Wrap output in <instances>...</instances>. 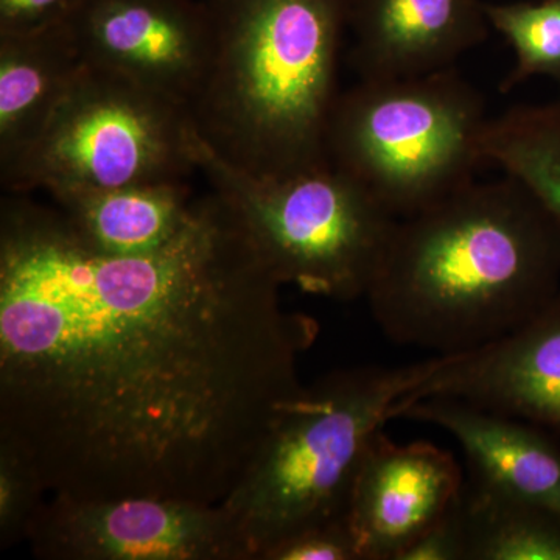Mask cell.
I'll list each match as a JSON object with an SVG mask.
<instances>
[{"label": "cell", "mask_w": 560, "mask_h": 560, "mask_svg": "<svg viewBox=\"0 0 560 560\" xmlns=\"http://www.w3.org/2000/svg\"><path fill=\"white\" fill-rule=\"evenodd\" d=\"M219 195L143 256L92 248L57 206L0 205V438L51 495L220 504L318 337Z\"/></svg>", "instance_id": "obj_1"}, {"label": "cell", "mask_w": 560, "mask_h": 560, "mask_svg": "<svg viewBox=\"0 0 560 560\" xmlns=\"http://www.w3.org/2000/svg\"><path fill=\"white\" fill-rule=\"evenodd\" d=\"M559 291L560 223L503 175L399 219L364 300L394 345L456 355L517 330Z\"/></svg>", "instance_id": "obj_2"}, {"label": "cell", "mask_w": 560, "mask_h": 560, "mask_svg": "<svg viewBox=\"0 0 560 560\" xmlns=\"http://www.w3.org/2000/svg\"><path fill=\"white\" fill-rule=\"evenodd\" d=\"M208 77L190 114L232 167L287 178L329 162L326 138L352 0H205Z\"/></svg>", "instance_id": "obj_3"}, {"label": "cell", "mask_w": 560, "mask_h": 560, "mask_svg": "<svg viewBox=\"0 0 560 560\" xmlns=\"http://www.w3.org/2000/svg\"><path fill=\"white\" fill-rule=\"evenodd\" d=\"M331 371L280 408L249 466L221 506L250 560L302 529L346 517L364 453L394 410L436 368Z\"/></svg>", "instance_id": "obj_4"}, {"label": "cell", "mask_w": 560, "mask_h": 560, "mask_svg": "<svg viewBox=\"0 0 560 560\" xmlns=\"http://www.w3.org/2000/svg\"><path fill=\"white\" fill-rule=\"evenodd\" d=\"M488 120L481 92L456 68L360 80L331 110L327 160L405 219L474 183Z\"/></svg>", "instance_id": "obj_5"}, {"label": "cell", "mask_w": 560, "mask_h": 560, "mask_svg": "<svg viewBox=\"0 0 560 560\" xmlns=\"http://www.w3.org/2000/svg\"><path fill=\"white\" fill-rule=\"evenodd\" d=\"M198 172L282 285L341 302L366 298L399 219L359 180L330 162L259 178L232 167L201 138Z\"/></svg>", "instance_id": "obj_6"}, {"label": "cell", "mask_w": 560, "mask_h": 560, "mask_svg": "<svg viewBox=\"0 0 560 560\" xmlns=\"http://www.w3.org/2000/svg\"><path fill=\"white\" fill-rule=\"evenodd\" d=\"M198 143L187 106L86 65L0 180L24 195L180 180L198 171Z\"/></svg>", "instance_id": "obj_7"}, {"label": "cell", "mask_w": 560, "mask_h": 560, "mask_svg": "<svg viewBox=\"0 0 560 560\" xmlns=\"http://www.w3.org/2000/svg\"><path fill=\"white\" fill-rule=\"evenodd\" d=\"M25 541L46 560H250L221 504L160 497L51 495Z\"/></svg>", "instance_id": "obj_8"}, {"label": "cell", "mask_w": 560, "mask_h": 560, "mask_svg": "<svg viewBox=\"0 0 560 560\" xmlns=\"http://www.w3.org/2000/svg\"><path fill=\"white\" fill-rule=\"evenodd\" d=\"M84 62L187 106L212 57L205 0H83L68 22Z\"/></svg>", "instance_id": "obj_9"}, {"label": "cell", "mask_w": 560, "mask_h": 560, "mask_svg": "<svg viewBox=\"0 0 560 560\" xmlns=\"http://www.w3.org/2000/svg\"><path fill=\"white\" fill-rule=\"evenodd\" d=\"M451 397L525 420L560 440V291L517 330L485 348L440 355L436 368L394 410Z\"/></svg>", "instance_id": "obj_10"}, {"label": "cell", "mask_w": 560, "mask_h": 560, "mask_svg": "<svg viewBox=\"0 0 560 560\" xmlns=\"http://www.w3.org/2000/svg\"><path fill=\"white\" fill-rule=\"evenodd\" d=\"M464 485L452 452L422 441L397 444L385 431L375 434L346 512L361 560H397L459 500Z\"/></svg>", "instance_id": "obj_11"}, {"label": "cell", "mask_w": 560, "mask_h": 560, "mask_svg": "<svg viewBox=\"0 0 560 560\" xmlns=\"http://www.w3.org/2000/svg\"><path fill=\"white\" fill-rule=\"evenodd\" d=\"M352 66L360 80L455 68L489 38L485 0H352Z\"/></svg>", "instance_id": "obj_12"}, {"label": "cell", "mask_w": 560, "mask_h": 560, "mask_svg": "<svg viewBox=\"0 0 560 560\" xmlns=\"http://www.w3.org/2000/svg\"><path fill=\"white\" fill-rule=\"evenodd\" d=\"M394 419L430 423L463 448L475 486L560 517V447L548 431L451 397H425Z\"/></svg>", "instance_id": "obj_13"}, {"label": "cell", "mask_w": 560, "mask_h": 560, "mask_svg": "<svg viewBox=\"0 0 560 560\" xmlns=\"http://www.w3.org/2000/svg\"><path fill=\"white\" fill-rule=\"evenodd\" d=\"M84 66L68 24L0 35V171L39 138Z\"/></svg>", "instance_id": "obj_14"}, {"label": "cell", "mask_w": 560, "mask_h": 560, "mask_svg": "<svg viewBox=\"0 0 560 560\" xmlns=\"http://www.w3.org/2000/svg\"><path fill=\"white\" fill-rule=\"evenodd\" d=\"M50 197L73 230L109 256H143L164 248L186 230L200 201L186 179Z\"/></svg>", "instance_id": "obj_15"}, {"label": "cell", "mask_w": 560, "mask_h": 560, "mask_svg": "<svg viewBox=\"0 0 560 560\" xmlns=\"http://www.w3.org/2000/svg\"><path fill=\"white\" fill-rule=\"evenodd\" d=\"M481 158L518 180L560 223V94L489 117Z\"/></svg>", "instance_id": "obj_16"}, {"label": "cell", "mask_w": 560, "mask_h": 560, "mask_svg": "<svg viewBox=\"0 0 560 560\" xmlns=\"http://www.w3.org/2000/svg\"><path fill=\"white\" fill-rule=\"evenodd\" d=\"M469 560H560V517L555 512L464 485Z\"/></svg>", "instance_id": "obj_17"}, {"label": "cell", "mask_w": 560, "mask_h": 560, "mask_svg": "<svg viewBox=\"0 0 560 560\" xmlns=\"http://www.w3.org/2000/svg\"><path fill=\"white\" fill-rule=\"evenodd\" d=\"M490 28L510 43L515 65L501 81L506 94L533 77H547L560 86V0L488 3Z\"/></svg>", "instance_id": "obj_18"}, {"label": "cell", "mask_w": 560, "mask_h": 560, "mask_svg": "<svg viewBox=\"0 0 560 560\" xmlns=\"http://www.w3.org/2000/svg\"><path fill=\"white\" fill-rule=\"evenodd\" d=\"M47 492L36 464L13 442L0 438V547L27 540Z\"/></svg>", "instance_id": "obj_19"}, {"label": "cell", "mask_w": 560, "mask_h": 560, "mask_svg": "<svg viewBox=\"0 0 560 560\" xmlns=\"http://www.w3.org/2000/svg\"><path fill=\"white\" fill-rule=\"evenodd\" d=\"M260 560H361L348 518L302 529L272 545Z\"/></svg>", "instance_id": "obj_20"}, {"label": "cell", "mask_w": 560, "mask_h": 560, "mask_svg": "<svg viewBox=\"0 0 560 560\" xmlns=\"http://www.w3.org/2000/svg\"><path fill=\"white\" fill-rule=\"evenodd\" d=\"M460 497L397 560H469V534Z\"/></svg>", "instance_id": "obj_21"}, {"label": "cell", "mask_w": 560, "mask_h": 560, "mask_svg": "<svg viewBox=\"0 0 560 560\" xmlns=\"http://www.w3.org/2000/svg\"><path fill=\"white\" fill-rule=\"evenodd\" d=\"M83 0H0V35L47 31L68 24Z\"/></svg>", "instance_id": "obj_22"}]
</instances>
